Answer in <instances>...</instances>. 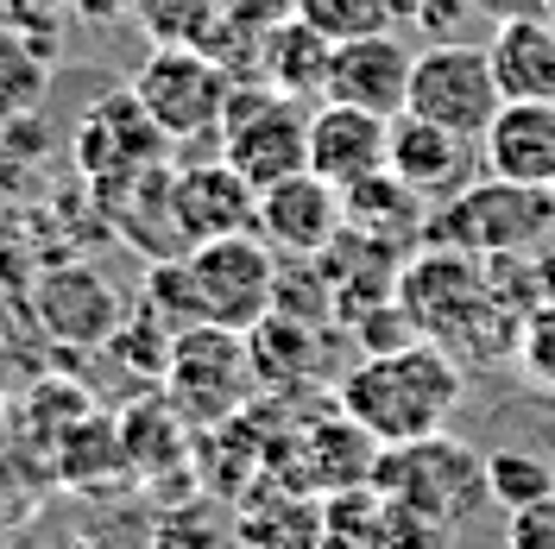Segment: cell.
<instances>
[{
	"label": "cell",
	"instance_id": "cell-1",
	"mask_svg": "<svg viewBox=\"0 0 555 549\" xmlns=\"http://www.w3.org/2000/svg\"><path fill=\"white\" fill-rule=\"evenodd\" d=\"M145 304L171 322V335L190 329V322L253 335L278 309V253L259 234H228V241L190 246V253L152 266Z\"/></svg>",
	"mask_w": 555,
	"mask_h": 549
},
{
	"label": "cell",
	"instance_id": "cell-2",
	"mask_svg": "<svg viewBox=\"0 0 555 549\" xmlns=\"http://www.w3.org/2000/svg\"><path fill=\"white\" fill-rule=\"evenodd\" d=\"M461 360L442 342H404L391 354H366L341 379V417H353L379 448L442 436V423L461 411Z\"/></svg>",
	"mask_w": 555,
	"mask_h": 549
},
{
	"label": "cell",
	"instance_id": "cell-3",
	"mask_svg": "<svg viewBox=\"0 0 555 549\" xmlns=\"http://www.w3.org/2000/svg\"><path fill=\"white\" fill-rule=\"evenodd\" d=\"M555 228V196L543 183H512V177H474L461 196L429 208V246L454 253H518Z\"/></svg>",
	"mask_w": 555,
	"mask_h": 549
},
{
	"label": "cell",
	"instance_id": "cell-4",
	"mask_svg": "<svg viewBox=\"0 0 555 549\" xmlns=\"http://www.w3.org/2000/svg\"><path fill=\"white\" fill-rule=\"evenodd\" d=\"M221 158L253 183V190H272L284 177L310 171V107L278 95L272 82H234L228 114H221Z\"/></svg>",
	"mask_w": 555,
	"mask_h": 549
},
{
	"label": "cell",
	"instance_id": "cell-5",
	"mask_svg": "<svg viewBox=\"0 0 555 549\" xmlns=\"http://www.w3.org/2000/svg\"><path fill=\"white\" fill-rule=\"evenodd\" d=\"M259 385V360L241 329H215V322H190L171 335L165 354V405L183 423H221L253 398Z\"/></svg>",
	"mask_w": 555,
	"mask_h": 549
},
{
	"label": "cell",
	"instance_id": "cell-6",
	"mask_svg": "<svg viewBox=\"0 0 555 549\" xmlns=\"http://www.w3.org/2000/svg\"><path fill=\"white\" fill-rule=\"evenodd\" d=\"M373 493L449 531L486 499V461L467 455L461 443H449V436L398 443L373 455Z\"/></svg>",
	"mask_w": 555,
	"mask_h": 549
},
{
	"label": "cell",
	"instance_id": "cell-7",
	"mask_svg": "<svg viewBox=\"0 0 555 549\" xmlns=\"http://www.w3.org/2000/svg\"><path fill=\"white\" fill-rule=\"evenodd\" d=\"M133 95L183 152V145H203V139L221 133L234 76L215 64L203 44H152V58L133 69Z\"/></svg>",
	"mask_w": 555,
	"mask_h": 549
},
{
	"label": "cell",
	"instance_id": "cell-8",
	"mask_svg": "<svg viewBox=\"0 0 555 549\" xmlns=\"http://www.w3.org/2000/svg\"><path fill=\"white\" fill-rule=\"evenodd\" d=\"M505 107L499 95V76H492V58L486 44H467V38H429L411 64V102L404 114H423L449 133L486 139L492 114Z\"/></svg>",
	"mask_w": 555,
	"mask_h": 549
},
{
	"label": "cell",
	"instance_id": "cell-9",
	"mask_svg": "<svg viewBox=\"0 0 555 549\" xmlns=\"http://www.w3.org/2000/svg\"><path fill=\"white\" fill-rule=\"evenodd\" d=\"M69 158H76V177H82L89 190H102V183H120V177L171 165L177 145L165 139V127L145 114V102H139L133 82H127V89H107L102 102L76 120Z\"/></svg>",
	"mask_w": 555,
	"mask_h": 549
},
{
	"label": "cell",
	"instance_id": "cell-10",
	"mask_svg": "<svg viewBox=\"0 0 555 549\" xmlns=\"http://www.w3.org/2000/svg\"><path fill=\"white\" fill-rule=\"evenodd\" d=\"M26 309L38 316V329L57 347H102V342H114L127 304L107 284V272L82 266V259H64V266H44L26 284Z\"/></svg>",
	"mask_w": 555,
	"mask_h": 549
},
{
	"label": "cell",
	"instance_id": "cell-11",
	"mask_svg": "<svg viewBox=\"0 0 555 549\" xmlns=\"http://www.w3.org/2000/svg\"><path fill=\"white\" fill-rule=\"evenodd\" d=\"M171 221H177L183 253L208 241H228V234H259V190L228 158L171 165Z\"/></svg>",
	"mask_w": 555,
	"mask_h": 549
},
{
	"label": "cell",
	"instance_id": "cell-12",
	"mask_svg": "<svg viewBox=\"0 0 555 549\" xmlns=\"http://www.w3.org/2000/svg\"><path fill=\"white\" fill-rule=\"evenodd\" d=\"M347 234V196L315 171H297L259 190V241L291 259H322Z\"/></svg>",
	"mask_w": 555,
	"mask_h": 549
},
{
	"label": "cell",
	"instance_id": "cell-13",
	"mask_svg": "<svg viewBox=\"0 0 555 549\" xmlns=\"http://www.w3.org/2000/svg\"><path fill=\"white\" fill-rule=\"evenodd\" d=\"M398 304L416 322V335H436L449 347L461 335V322H474V309L486 304V284L474 272V253L436 246L411 266H398Z\"/></svg>",
	"mask_w": 555,
	"mask_h": 549
},
{
	"label": "cell",
	"instance_id": "cell-14",
	"mask_svg": "<svg viewBox=\"0 0 555 549\" xmlns=\"http://www.w3.org/2000/svg\"><path fill=\"white\" fill-rule=\"evenodd\" d=\"M310 171L335 190H353L366 177L391 171V120L366 114L347 102H315L310 107Z\"/></svg>",
	"mask_w": 555,
	"mask_h": 549
},
{
	"label": "cell",
	"instance_id": "cell-15",
	"mask_svg": "<svg viewBox=\"0 0 555 549\" xmlns=\"http://www.w3.org/2000/svg\"><path fill=\"white\" fill-rule=\"evenodd\" d=\"M411 64L416 51L391 33H366V38H341L335 44V64H328V102L366 107V114H385L398 120L404 102H411Z\"/></svg>",
	"mask_w": 555,
	"mask_h": 549
},
{
	"label": "cell",
	"instance_id": "cell-16",
	"mask_svg": "<svg viewBox=\"0 0 555 549\" xmlns=\"http://www.w3.org/2000/svg\"><path fill=\"white\" fill-rule=\"evenodd\" d=\"M480 165H486L480 139L449 133V127H436V120H423V114H398V120H391V177H404L429 208L461 196Z\"/></svg>",
	"mask_w": 555,
	"mask_h": 549
},
{
	"label": "cell",
	"instance_id": "cell-17",
	"mask_svg": "<svg viewBox=\"0 0 555 549\" xmlns=\"http://www.w3.org/2000/svg\"><path fill=\"white\" fill-rule=\"evenodd\" d=\"M486 58L505 102H555V26L537 7L499 13L486 33Z\"/></svg>",
	"mask_w": 555,
	"mask_h": 549
},
{
	"label": "cell",
	"instance_id": "cell-18",
	"mask_svg": "<svg viewBox=\"0 0 555 549\" xmlns=\"http://www.w3.org/2000/svg\"><path fill=\"white\" fill-rule=\"evenodd\" d=\"M480 158L492 177L512 183H555V102H505L480 139Z\"/></svg>",
	"mask_w": 555,
	"mask_h": 549
},
{
	"label": "cell",
	"instance_id": "cell-19",
	"mask_svg": "<svg viewBox=\"0 0 555 549\" xmlns=\"http://www.w3.org/2000/svg\"><path fill=\"white\" fill-rule=\"evenodd\" d=\"M328 64H335V38L315 33L310 20H297V13H284L272 44H266L259 82H272L278 95L315 107V102H328Z\"/></svg>",
	"mask_w": 555,
	"mask_h": 549
},
{
	"label": "cell",
	"instance_id": "cell-20",
	"mask_svg": "<svg viewBox=\"0 0 555 549\" xmlns=\"http://www.w3.org/2000/svg\"><path fill=\"white\" fill-rule=\"evenodd\" d=\"M347 234L366 246H385V241H416V234H429V203L416 196L404 177H366V183H353L347 190Z\"/></svg>",
	"mask_w": 555,
	"mask_h": 549
},
{
	"label": "cell",
	"instance_id": "cell-21",
	"mask_svg": "<svg viewBox=\"0 0 555 549\" xmlns=\"http://www.w3.org/2000/svg\"><path fill=\"white\" fill-rule=\"evenodd\" d=\"M51 69L57 64H51L13 20L0 26V127L33 120L38 107H44V95H51Z\"/></svg>",
	"mask_w": 555,
	"mask_h": 549
},
{
	"label": "cell",
	"instance_id": "cell-22",
	"mask_svg": "<svg viewBox=\"0 0 555 549\" xmlns=\"http://www.w3.org/2000/svg\"><path fill=\"white\" fill-rule=\"evenodd\" d=\"M550 493H555V461H537V455H524V448L486 455V499H492L499 512H518V506L550 499Z\"/></svg>",
	"mask_w": 555,
	"mask_h": 549
},
{
	"label": "cell",
	"instance_id": "cell-23",
	"mask_svg": "<svg viewBox=\"0 0 555 549\" xmlns=\"http://www.w3.org/2000/svg\"><path fill=\"white\" fill-rule=\"evenodd\" d=\"M215 7L221 0H139L133 26L145 33V44H203Z\"/></svg>",
	"mask_w": 555,
	"mask_h": 549
},
{
	"label": "cell",
	"instance_id": "cell-24",
	"mask_svg": "<svg viewBox=\"0 0 555 549\" xmlns=\"http://www.w3.org/2000/svg\"><path fill=\"white\" fill-rule=\"evenodd\" d=\"M297 20H310L315 33H328L335 44L341 38H366L391 26V0H291Z\"/></svg>",
	"mask_w": 555,
	"mask_h": 549
},
{
	"label": "cell",
	"instance_id": "cell-25",
	"mask_svg": "<svg viewBox=\"0 0 555 549\" xmlns=\"http://www.w3.org/2000/svg\"><path fill=\"white\" fill-rule=\"evenodd\" d=\"M499 0H391V20H404L429 38H461L474 20H499Z\"/></svg>",
	"mask_w": 555,
	"mask_h": 549
},
{
	"label": "cell",
	"instance_id": "cell-26",
	"mask_svg": "<svg viewBox=\"0 0 555 549\" xmlns=\"http://www.w3.org/2000/svg\"><path fill=\"white\" fill-rule=\"evenodd\" d=\"M33 158H38V152H26L20 139L0 127V221L33 196Z\"/></svg>",
	"mask_w": 555,
	"mask_h": 549
},
{
	"label": "cell",
	"instance_id": "cell-27",
	"mask_svg": "<svg viewBox=\"0 0 555 549\" xmlns=\"http://www.w3.org/2000/svg\"><path fill=\"white\" fill-rule=\"evenodd\" d=\"M505 549H555V493L505 512Z\"/></svg>",
	"mask_w": 555,
	"mask_h": 549
},
{
	"label": "cell",
	"instance_id": "cell-28",
	"mask_svg": "<svg viewBox=\"0 0 555 549\" xmlns=\"http://www.w3.org/2000/svg\"><path fill=\"white\" fill-rule=\"evenodd\" d=\"M152 549H228V531L221 524H203V518H171L152 537Z\"/></svg>",
	"mask_w": 555,
	"mask_h": 549
},
{
	"label": "cell",
	"instance_id": "cell-29",
	"mask_svg": "<svg viewBox=\"0 0 555 549\" xmlns=\"http://www.w3.org/2000/svg\"><path fill=\"white\" fill-rule=\"evenodd\" d=\"M76 26H127L139 13V0H69Z\"/></svg>",
	"mask_w": 555,
	"mask_h": 549
},
{
	"label": "cell",
	"instance_id": "cell-30",
	"mask_svg": "<svg viewBox=\"0 0 555 549\" xmlns=\"http://www.w3.org/2000/svg\"><path fill=\"white\" fill-rule=\"evenodd\" d=\"M537 13H543V20L555 26V0H537Z\"/></svg>",
	"mask_w": 555,
	"mask_h": 549
},
{
	"label": "cell",
	"instance_id": "cell-31",
	"mask_svg": "<svg viewBox=\"0 0 555 549\" xmlns=\"http://www.w3.org/2000/svg\"><path fill=\"white\" fill-rule=\"evenodd\" d=\"M7 20H13V0H0V26H7Z\"/></svg>",
	"mask_w": 555,
	"mask_h": 549
},
{
	"label": "cell",
	"instance_id": "cell-32",
	"mask_svg": "<svg viewBox=\"0 0 555 549\" xmlns=\"http://www.w3.org/2000/svg\"><path fill=\"white\" fill-rule=\"evenodd\" d=\"M550 196H555V183H550Z\"/></svg>",
	"mask_w": 555,
	"mask_h": 549
}]
</instances>
